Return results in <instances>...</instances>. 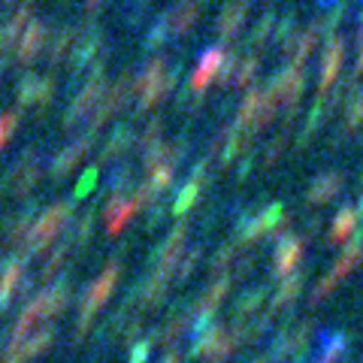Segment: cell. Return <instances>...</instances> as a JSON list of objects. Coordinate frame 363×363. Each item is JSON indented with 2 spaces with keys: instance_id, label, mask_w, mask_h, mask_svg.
Returning <instances> with one entry per match:
<instances>
[{
  "instance_id": "obj_1",
  "label": "cell",
  "mask_w": 363,
  "mask_h": 363,
  "mask_svg": "<svg viewBox=\"0 0 363 363\" xmlns=\"http://www.w3.org/2000/svg\"><path fill=\"white\" fill-rule=\"evenodd\" d=\"M70 215H73V203H70V200H61V203H52V206L45 209L37 221H33L28 240H25V242H28V245H25L28 260L37 257V255H45V248H49L55 236H58L64 227H67Z\"/></svg>"
},
{
  "instance_id": "obj_2",
  "label": "cell",
  "mask_w": 363,
  "mask_h": 363,
  "mask_svg": "<svg viewBox=\"0 0 363 363\" xmlns=\"http://www.w3.org/2000/svg\"><path fill=\"white\" fill-rule=\"evenodd\" d=\"M104 91H106V64H97L94 70L88 73V82L76 91V97H73V104L67 106L64 112V118L61 124L67 130L76 128L79 121H85L91 112H94V106L100 104V97H104Z\"/></svg>"
},
{
  "instance_id": "obj_3",
  "label": "cell",
  "mask_w": 363,
  "mask_h": 363,
  "mask_svg": "<svg viewBox=\"0 0 363 363\" xmlns=\"http://www.w3.org/2000/svg\"><path fill=\"white\" fill-rule=\"evenodd\" d=\"M133 94V73L130 70H124L121 79H116L106 91H104V97H100V104L94 106V112L88 116V130L91 133H97L104 124L116 116V112L124 109V104H128V97Z\"/></svg>"
},
{
  "instance_id": "obj_4",
  "label": "cell",
  "mask_w": 363,
  "mask_h": 363,
  "mask_svg": "<svg viewBox=\"0 0 363 363\" xmlns=\"http://www.w3.org/2000/svg\"><path fill=\"white\" fill-rule=\"evenodd\" d=\"M106 33L94 28L88 30L82 40H79V45L73 49V58H70V76L79 79L82 73H91L97 64H106Z\"/></svg>"
},
{
  "instance_id": "obj_5",
  "label": "cell",
  "mask_w": 363,
  "mask_h": 363,
  "mask_svg": "<svg viewBox=\"0 0 363 363\" xmlns=\"http://www.w3.org/2000/svg\"><path fill=\"white\" fill-rule=\"evenodd\" d=\"M40 176H43V157H40V152L37 149H30V152H25L18 157V161L13 164V169L4 176V182L0 185L4 188H13V194L16 197H25V194H30L33 191V185L40 182Z\"/></svg>"
},
{
  "instance_id": "obj_6",
  "label": "cell",
  "mask_w": 363,
  "mask_h": 363,
  "mask_svg": "<svg viewBox=\"0 0 363 363\" xmlns=\"http://www.w3.org/2000/svg\"><path fill=\"white\" fill-rule=\"evenodd\" d=\"M55 97V79L40 73H25L16 82V100L21 106H37V116H43L52 106Z\"/></svg>"
},
{
  "instance_id": "obj_7",
  "label": "cell",
  "mask_w": 363,
  "mask_h": 363,
  "mask_svg": "<svg viewBox=\"0 0 363 363\" xmlns=\"http://www.w3.org/2000/svg\"><path fill=\"white\" fill-rule=\"evenodd\" d=\"M25 269H28V255L25 252L6 257L4 264H0V312H6L9 303H13L18 294H25V288H28Z\"/></svg>"
},
{
  "instance_id": "obj_8",
  "label": "cell",
  "mask_w": 363,
  "mask_h": 363,
  "mask_svg": "<svg viewBox=\"0 0 363 363\" xmlns=\"http://www.w3.org/2000/svg\"><path fill=\"white\" fill-rule=\"evenodd\" d=\"M185 240H188V221H179L173 230H169V236L155 248V252L149 255V264H152V272H161V276L173 279V267H176V257L179 252L185 248Z\"/></svg>"
},
{
  "instance_id": "obj_9",
  "label": "cell",
  "mask_w": 363,
  "mask_h": 363,
  "mask_svg": "<svg viewBox=\"0 0 363 363\" xmlns=\"http://www.w3.org/2000/svg\"><path fill=\"white\" fill-rule=\"evenodd\" d=\"M118 279H121V264H118V260H109L106 269L88 285L85 297H82V306H79V312H82V315H97V309L109 300V294L116 291Z\"/></svg>"
},
{
  "instance_id": "obj_10",
  "label": "cell",
  "mask_w": 363,
  "mask_h": 363,
  "mask_svg": "<svg viewBox=\"0 0 363 363\" xmlns=\"http://www.w3.org/2000/svg\"><path fill=\"white\" fill-rule=\"evenodd\" d=\"M167 294H169V279L161 276V272H149L145 281H140V285L128 294V300L124 303H128L130 309L136 306L140 312H152L167 300Z\"/></svg>"
},
{
  "instance_id": "obj_11",
  "label": "cell",
  "mask_w": 363,
  "mask_h": 363,
  "mask_svg": "<svg viewBox=\"0 0 363 363\" xmlns=\"http://www.w3.org/2000/svg\"><path fill=\"white\" fill-rule=\"evenodd\" d=\"M97 25L91 18H85V21H70V25H64L55 37H49V43H45V58H49V64L55 67V64H61L67 55H70V49L73 45H79V40L85 37L88 30H94Z\"/></svg>"
},
{
  "instance_id": "obj_12",
  "label": "cell",
  "mask_w": 363,
  "mask_h": 363,
  "mask_svg": "<svg viewBox=\"0 0 363 363\" xmlns=\"http://www.w3.org/2000/svg\"><path fill=\"white\" fill-rule=\"evenodd\" d=\"M49 33H52L49 21H45V18H30V25L25 28V33H21V37L16 40V45H13V61L30 64L45 49V43H49Z\"/></svg>"
},
{
  "instance_id": "obj_13",
  "label": "cell",
  "mask_w": 363,
  "mask_h": 363,
  "mask_svg": "<svg viewBox=\"0 0 363 363\" xmlns=\"http://www.w3.org/2000/svg\"><path fill=\"white\" fill-rule=\"evenodd\" d=\"M303 248H306V242L300 240V236L281 233L276 240V248H272V276H276V279H288L291 272L300 267Z\"/></svg>"
},
{
  "instance_id": "obj_14",
  "label": "cell",
  "mask_w": 363,
  "mask_h": 363,
  "mask_svg": "<svg viewBox=\"0 0 363 363\" xmlns=\"http://www.w3.org/2000/svg\"><path fill=\"white\" fill-rule=\"evenodd\" d=\"M342 61H345V40L330 37V43H327V49H324V58L318 64V94H327V91L336 85Z\"/></svg>"
},
{
  "instance_id": "obj_15",
  "label": "cell",
  "mask_w": 363,
  "mask_h": 363,
  "mask_svg": "<svg viewBox=\"0 0 363 363\" xmlns=\"http://www.w3.org/2000/svg\"><path fill=\"white\" fill-rule=\"evenodd\" d=\"M94 136H97V133L85 130L82 136H79V140H73L70 145H64V149L55 155V161H52V176H55V179L70 176V173H73V167L91 152V145H94Z\"/></svg>"
},
{
  "instance_id": "obj_16",
  "label": "cell",
  "mask_w": 363,
  "mask_h": 363,
  "mask_svg": "<svg viewBox=\"0 0 363 363\" xmlns=\"http://www.w3.org/2000/svg\"><path fill=\"white\" fill-rule=\"evenodd\" d=\"M37 212H40V200L37 197H30L25 203V209H18L16 215H9L6 224H4V242L6 245H18V242H25L28 240V233H30V227H33V218H37Z\"/></svg>"
},
{
  "instance_id": "obj_17",
  "label": "cell",
  "mask_w": 363,
  "mask_h": 363,
  "mask_svg": "<svg viewBox=\"0 0 363 363\" xmlns=\"http://www.w3.org/2000/svg\"><path fill=\"white\" fill-rule=\"evenodd\" d=\"M345 188V173L342 169H330V173L315 176V182L306 188V203L312 206H321V203H330L339 197V191Z\"/></svg>"
},
{
  "instance_id": "obj_18",
  "label": "cell",
  "mask_w": 363,
  "mask_h": 363,
  "mask_svg": "<svg viewBox=\"0 0 363 363\" xmlns=\"http://www.w3.org/2000/svg\"><path fill=\"white\" fill-rule=\"evenodd\" d=\"M248 6H252V0H227V4L221 6L218 18H215V30H218L221 40H233L236 33L242 30Z\"/></svg>"
},
{
  "instance_id": "obj_19",
  "label": "cell",
  "mask_w": 363,
  "mask_h": 363,
  "mask_svg": "<svg viewBox=\"0 0 363 363\" xmlns=\"http://www.w3.org/2000/svg\"><path fill=\"white\" fill-rule=\"evenodd\" d=\"M224 55H227L224 45H209V49L203 52L200 64L194 67V73H191V82H188V88L200 91V94H206L209 82H215V73H218V67H221V61H224Z\"/></svg>"
},
{
  "instance_id": "obj_20",
  "label": "cell",
  "mask_w": 363,
  "mask_h": 363,
  "mask_svg": "<svg viewBox=\"0 0 363 363\" xmlns=\"http://www.w3.org/2000/svg\"><path fill=\"white\" fill-rule=\"evenodd\" d=\"M136 215V206H133V200L128 194H112L106 200V209H104V218H106V230L116 236L121 233V227L128 224L130 218Z\"/></svg>"
},
{
  "instance_id": "obj_21",
  "label": "cell",
  "mask_w": 363,
  "mask_h": 363,
  "mask_svg": "<svg viewBox=\"0 0 363 363\" xmlns=\"http://www.w3.org/2000/svg\"><path fill=\"white\" fill-rule=\"evenodd\" d=\"M176 82H179V67L173 64V67H167V73H164L161 79H157L155 85L143 88L140 94H136V109H140V112H145L149 106H155L157 100H164V97L169 94V91L176 88Z\"/></svg>"
},
{
  "instance_id": "obj_22",
  "label": "cell",
  "mask_w": 363,
  "mask_h": 363,
  "mask_svg": "<svg viewBox=\"0 0 363 363\" xmlns=\"http://www.w3.org/2000/svg\"><path fill=\"white\" fill-rule=\"evenodd\" d=\"M303 288H306V276H303V272H291V276L279 285V291L272 294V303H269V309H267V312H269V315L285 312L288 306L303 294Z\"/></svg>"
},
{
  "instance_id": "obj_23",
  "label": "cell",
  "mask_w": 363,
  "mask_h": 363,
  "mask_svg": "<svg viewBox=\"0 0 363 363\" xmlns=\"http://www.w3.org/2000/svg\"><path fill=\"white\" fill-rule=\"evenodd\" d=\"M200 9H203V6L197 4V0H179L173 13H167V18H169V33H173V37H182V33H188L191 28L197 25Z\"/></svg>"
},
{
  "instance_id": "obj_24",
  "label": "cell",
  "mask_w": 363,
  "mask_h": 363,
  "mask_svg": "<svg viewBox=\"0 0 363 363\" xmlns=\"http://www.w3.org/2000/svg\"><path fill=\"white\" fill-rule=\"evenodd\" d=\"M285 221H288L285 203H269V206L257 209V212H255V221H252V233H255V240H260V236L272 233L276 227H281Z\"/></svg>"
},
{
  "instance_id": "obj_25",
  "label": "cell",
  "mask_w": 363,
  "mask_h": 363,
  "mask_svg": "<svg viewBox=\"0 0 363 363\" xmlns=\"http://www.w3.org/2000/svg\"><path fill=\"white\" fill-rule=\"evenodd\" d=\"M130 143H133V124L121 121L118 128L106 136L104 149H100V157H97V167H104L106 161H112V157H118L124 149H130Z\"/></svg>"
},
{
  "instance_id": "obj_26",
  "label": "cell",
  "mask_w": 363,
  "mask_h": 363,
  "mask_svg": "<svg viewBox=\"0 0 363 363\" xmlns=\"http://www.w3.org/2000/svg\"><path fill=\"white\" fill-rule=\"evenodd\" d=\"M357 212L354 206H342L336 215H333V221H330V230H327V242L330 245H339V242H345L351 233H354V227H357Z\"/></svg>"
},
{
  "instance_id": "obj_27",
  "label": "cell",
  "mask_w": 363,
  "mask_h": 363,
  "mask_svg": "<svg viewBox=\"0 0 363 363\" xmlns=\"http://www.w3.org/2000/svg\"><path fill=\"white\" fill-rule=\"evenodd\" d=\"M230 285H233V279H230V276H221L218 281H212V285L203 291V297L197 300V306H194L191 312H194V315H215V309H218V303L227 297Z\"/></svg>"
},
{
  "instance_id": "obj_28",
  "label": "cell",
  "mask_w": 363,
  "mask_h": 363,
  "mask_svg": "<svg viewBox=\"0 0 363 363\" xmlns=\"http://www.w3.org/2000/svg\"><path fill=\"white\" fill-rule=\"evenodd\" d=\"M318 40H321V33H318V28L315 25H309L297 40L291 43V67H306V61L312 58V52H315V45H318Z\"/></svg>"
},
{
  "instance_id": "obj_29",
  "label": "cell",
  "mask_w": 363,
  "mask_h": 363,
  "mask_svg": "<svg viewBox=\"0 0 363 363\" xmlns=\"http://www.w3.org/2000/svg\"><path fill=\"white\" fill-rule=\"evenodd\" d=\"M200 194H203V185H200V182H194V179H188L185 185L179 188L176 200L169 203V212H173L176 218L185 221V215H188V212H191V206H194V203L200 200Z\"/></svg>"
},
{
  "instance_id": "obj_30",
  "label": "cell",
  "mask_w": 363,
  "mask_h": 363,
  "mask_svg": "<svg viewBox=\"0 0 363 363\" xmlns=\"http://www.w3.org/2000/svg\"><path fill=\"white\" fill-rule=\"evenodd\" d=\"M267 288H255V291H248V294H242L240 300L233 303V324H240V321H245L248 315H257V309L264 306V300H267Z\"/></svg>"
},
{
  "instance_id": "obj_31",
  "label": "cell",
  "mask_w": 363,
  "mask_h": 363,
  "mask_svg": "<svg viewBox=\"0 0 363 363\" xmlns=\"http://www.w3.org/2000/svg\"><path fill=\"white\" fill-rule=\"evenodd\" d=\"M70 248H73V240H70V233L64 236V242H58V248L45 257V264H43V269H40V281H52L55 276L61 272V267H64V260H67V255H70Z\"/></svg>"
},
{
  "instance_id": "obj_32",
  "label": "cell",
  "mask_w": 363,
  "mask_h": 363,
  "mask_svg": "<svg viewBox=\"0 0 363 363\" xmlns=\"http://www.w3.org/2000/svg\"><path fill=\"white\" fill-rule=\"evenodd\" d=\"M169 18H167V13L164 16H157L155 21H152V28L145 30V40H143V49L145 52H157V49H164V45L169 43Z\"/></svg>"
},
{
  "instance_id": "obj_33",
  "label": "cell",
  "mask_w": 363,
  "mask_h": 363,
  "mask_svg": "<svg viewBox=\"0 0 363 363\" xmlns=\"http://www.w3.org/2000/svg\"><path fill=\"white\" fill-rule=\"evenodd\" d=\"M324 116H327V97H324V94H318V97H315V106H312V112H309V118H306V128H303L300 136H297V145H300V149H306V145H309L312 133L321 128Z\"/></svg>"
},
{
  "instance_id": "obj_34",
  "label": "cell",
  "mask_w": 363,
  "mask_h": 363,
  "mask_svg": "<svg viewBox=\"0 0 363 363\" xmlns=\"http://www.w3.org/2000/svg\"><path fill=\"white\" fill-rule=\"evenodd\" d=\"M272 28H276V16L272 13H264L257 21H255V28H252V33H248V55H257L260 49H264V43L269 40V33H272Z\"/></svg>"
},
{
  "instance_id": "obj_35",
  "label": "cell",
  "mask_w": 363,
  "mask_h": 363,
  "mask_svg": "<svg viewBox=\"0 0 363 363\" xmlns=\"http://www.w3.org/2000/svg\"><path fill=\"white\" fill-rule=\"evenodd\" d=\"M149 173V179H145V185L152 188V194H164V191L173 185V179H176V167L164 161V164H155L152 169H145Z\"/></svg>"
},
{
  "instance_id": "obj_36",
  "label": "cell",
  "mask_w": 363,
  "mask_h": 363,
  "mask_svg": "<svg viewBox=\"0 0 363 363\" xmlns=\"http://www.w3.org/2000/svg\"><path fill=\"white\" fill-rule=\"evenodd\" d=\"M348 6H351V0H336V4H330V9H327V16L324 18H318V21H312V25L318 28V33H333L336 30V25L345 18V13H348Z\"/></svg>"
},
{
  "instance_id": "obj_37",
  "label": "cell",
  "mask_w": 363,
  "mask_h": 363,
  "mask_svg": "<svg viewBox=\"0 0 363 363\" xmlns=\"http://www.w3.org/2000/svg\"><path fill=\"white\" fill-rule=\"evenodd\" d=\"M157 143H164V118H161V116L149 118V124H145V130L140 133L136 145H140V155H145L149 149H155Z\"/></svg>"
},
{
  "instance_id": "obj_38",
  "label": "cell",
  "mask_w": 363,
  "mask_h": 363,
  "mask_svg": "<svg viewBox=\"0 0 363 363\" xmlns=\"http://www.w3.org/2000/svg\"><path fill=\"white\" fill-rule=\"evenodd\" d=\"M257 67H260V58L257 55H242L240 58V64H236V73H233V88H245V85H252V79H255V73H257Z\"/></svg>"
},
{
  "instance_id": "obj_39",
  "label": "cell",
  "mask_w": 363,
  "mask_h": 363,
  "mask_svg": "<svg viewBox=\"0 0 363 363\" xmlns=\"http://www.w3.org/2000/svg\"><path fill=\"white\" fill-rule=\"evenodd\" d=\"M240 252H242V248L240 245H236V242H224L221 248H218V252H215L212 255V272H224V269H230L233 267V260L236 257H240Z\"/></svg>"
},
{
  "instance_id": "obj_40",
  "label": "cell",
  "mask_w": 363,
  "mask_h": 363,
  "mask_svg": "<svg viewBox=\"0 0 363 363\" xmlns=\"http://www.w3.org/2000/svg\"><path fill=\"white\" fill-rule=\"evenodd\" d=\"M94 221H97V209H88L82 218H79L76 224H73V230H70V240L76 242V245H85L88 240H91V230H94Z\"/></svg>"
},
{
  "instance_id": "obj_41",
  "label": "cell",
  "mask_w": 363,
  "mask_h": 363,
  "mask_svg": "<svg viewBox=\"0 0 363 363\" xmlns=\"http://www.w3.org/2000/svg\"><path fill=\"white\" fill-rule=\"evenodd\" d=\"M272 40H276L279 49H291V43L297 40V18H294V13L285 16L276 25V37H272Z\"/></svg>"
},
{
  "instance_id": "obj_42",
  "label": "cell",
  "mask_w": 363,
  "mask_h": 363,
  "mask_svg": "<svg viewBox=\"0 0 363 363\" xmlns=\"http://www.w3.org/2000/svg\"><path fill=\"white\" fill-rule=\"evenodd\" d=\"M133 169L130 167H116V169H112V176H109V185H106V191H109V197L112 194H124V191H128L130 188V182H133Z\"/></svg>"
},
{
  "instance_id": "obj_43",
  "label": "cell",
  "mask_w": 363,
  "mask_h": 363,
  "mask_svg": "<svg viewBox=\"0 0 363 363\" xmlns=\"http://www.w3.org/2000/svg\"><path fill=\"white\" fill-rule=\"evenodd\" d=\"M360 124H363V91H357V94L351 97V104H348V112H345L342 128L351 133V130H357Z\"/></svg>"
},
{
  "instance_id": "obj_44",
  "label": "cell",
  "mask_w": 363,
  "mask_h": 363,
  "mask_svg": "<svg viewBox=\"0 0 363 363\" xmlns=\"http://www.w3.org/2000/svg\"><path fill=\"white\" fill-rule=\"evenodd\" d=\"M18 124H21V112H16V109H13V112H4V116H0V152H4V145L16 136Z\"/></svg>"
},
{
  "instance_id": "obj_45",
  "label": "cell",
  "mask_w": 363,
  "mask_h": 363,
  "mask_svg": "<svg viewBox=\"0 0 363 363\" xmlns=\"http://www.w3.org/2000/svg\"><path fill=\"white\" fill-rule=\"evenodd\" d=\"M240 58H242V52H227L224 61H221V67H218V73H215V82H218V85H230Z\"/></svg>"
},
{
  "instance_id": "obj_46",
  "label": "cell",
  "mask_w": 363,
  "mask_h": 363,
  "mask_svg": "<svg viewBox=\"0 0 363 363\" xmlns=\"http://www.w3.org/2000/svg\"><path fill=\"white\" fill-rule=\"evenodd\" d=\"M97 176H100V167L97 164H91L85 173H82V179H79V185L73 188V197H70V203H76V200H82L85 194H91V188L97 185Z\"/></svg>"
},
{
  "instance_id": "obj_47",
  "label": "cell",
  "mask_w": 363,
  "mask_h": 363,
  "mask_svg": "<svg viewBox=\"0 0 363 363\" xmlns=\"http://www.w3.org/2000/svg\"><path fill=\"white\" fill-rule=\"evenodd\" d=\"M200 257H203V245H194V248H191V252H188L185 257H182V264H176V267H179L176 279H179V281H188V279H191V272L197 269Z\"/></svg>"
},
{
  "instance_id": "obj_48",
  "label": "cell",
  "mask_w": 363,
  "mask_h": 363,
  "mask_svg": "<svg viewBox=\"0 0 363 363\" xmlns=\"http://www.w3.org/2000/svg\"><path fill=\"white\" fill-rule=\"evenodd\" d=\"M285 143H288V136H285V133L272 136V140L267 143V149H264V157H260V161H264V167H272V164L279 161V155L285 152Z\"/></svg>"
},
{
  "instance_id": "obj_49",
  "label": "cell",
  "mask_w": 363,
  "mask_h": 363,
  "mask_svg": "<svg viewBox=\"0 0 363 363\" xmlns=\"http://www.w3.org/2000/svg\"><path fill=\"white\" fill-rule=\"evenodd\" d=\"M152 339H140V342H133V348H130V357H128V363H145L152 357Z\"/></svg>"
},
{
  "instance_id": "obj_50",
  "label": "cell",
  "mask_w": 363,
  "mask_h": 363,
  "mask_svg": "<svg viewBox=\"0 0 363 363\" xmlns=\"http://www.w3.org/2000/svg\"><path fill=\"white\" fill-rule=\"evenodd\" d=\"M203 97H206V94H200V91H194V88H185V91H182V97H179V109H185V112L200 109Z\"/></svg>"
},
{
  "instance_id": "obj_51",
  "label": "cell",
  "mask_w": 363,
  "mask_h": 363,
  "mask_svg": "<svg viewBox=\"0 0 363 363\" xmlns=\"http://www.w3.org/2000/svg\"><path fill=\"white\" fill-rule=\"evenodd\" d=\"M149 4H152V0H130V4H128V9H124V16H128V25H130V28H133L136 21H140V18L145 16V9H149Z\"/></svg>"
},
{
  "instance_id": "obj_52",
  "label": "cell",
  "mask_w": 363,
  "mask_h": 363,
  "mask_svg": "<svg viewBox=\"0 0 363 363\" xmlns=\"http://www.w3.org/2000/svg\"><path fill=\"white\" fill-rule=\"evenodd\" d=\"M333 285H336V279H333V276H324V279H321V281H318V285H315L312 297H309V306H318V303H321V300L327 297V294L333 291Z\"/></svg>"
},
{
  "instance_id": "obj_53",
  "label": "cell",
  "mask_w": 363,
  "mask_h": 363,
  "mask_svg": "<svg viewBox=\"0 0 363 363\" xmlns=\"http://www.w3.org/2000/svg\"><path fill=\"white\" fill-rule=\"evenodd\" d=\"M167 215H169V200H161L157 206H152V212H149V230L161 227L167 221Z\"/></svg>"
},
{
  "instance_id": "obj_54",
  "label": "cell",
  "mask_w": 363,
  "mask_h": 363,
  "mask_svg": "<svg viewBox=\"0 0 363 363\" xmlns=\"http://www.w3.org/2000/svg\"><path fill=\"white\" fill-rule=\"evenodd\" d=\"M252 167H255V149H252V152H245L242 164H240V179H245L248 173H252Z\"/></svg>"
},
{
  "instance_id": "obj_55",
  "label": "cell",
  "mask_w": 363,
  "mask_h": 363,
  "mask_svg": "<svg viewBox=\"0 0 363 363\" xmlns=\"http://www.w3.org/2000/svg\"><path fill=\"white\" fill-rule=\"evenodd\" d=\"M357 40H360V55H357V64H354V70H351V76H354V79H360V73H363V28L357 30Z\"/></svg>"
},
{
  "instance_id": "obj_56",
  "label": "cell",
  "mask_w": 363,
  "mask_h": 363,
  "mask_svg": "<svg viewBox=\"0 0 363 363\" xmlns=\"http://www.w3.org/2000/svg\"><path fill=\"white\" fill-rule=\"evenodd\" d=\"M100 6H104V0H85V16L91 18V16H94L97 9H100Z\"/></svg>"
},
{
  "instance_id": "obj_57",
  "label": "cell",
  "mask_w": 363,
  "mask_h": 363,
  "mask_svg": "<svg viewBox=\"0 0 363 363\" xmlns=\"http://www.w3.org/2000/svg\"><path fill=\"white\" fill-rule=\"evenodd\" d=\"M357 218H363V173H360V191H357Z\"/></svg>"
},
{
  "instance_id": "obj_58",
  "label": "cell",
  "mask_w": 363,
  "mask_h": 363,
  "mask_svg": "<svg viewBox=\"0 0 363 363\" xmlns=\"http://www.w3.org/2000/svg\"><path fill=\"white\" fill-rule=\"evenodd\" d=\"M179 360H182V357H179V354H176V351H173V354H167V357H164L161 363H179Z\"/></svg>"
},
{
  "instance_id": "obj_59",
  "label": "cell",
  "mask_w": 363,
  "mask_h": 363,
  "mask_svg": "<svg viewBox=\"0 0 363 363\" xmlns=\"http://www.w3.org/2000/svg\"><path fill=\"white\" fill-rule=\"evenodd\" d=\"M4 70H6V55L0 58V79H4Z\"/></svg>"
},
{
  "instance_id": "obj_60",
  "label": "cell",
  "mask_w": 363,
  "mask_h": 363,
  "mask_svg": "<svg viewBox=\"0 0 363 363\" xmlns=\"http://www.w3.org/2000/svg\"><path fill=\"white\" fill-rule=\"evenodd\" d=\"M357 21H360V28H363V9H360V16H357Z\"/></svg>"
},
{
  "instance_id": "obj_61",
  "label": "cell",
  "mask_w": 363,
  "mask_h": 363,
  "mask_svg": "<svg viewBox=\"0 0 363 363\" xmlns=\"http://www.w3.org/2000/svg\"><path fill=\"white\" fill-rule=\"evenodd\" d=\"M197 4H200V6H203V4H209V0H197Z\"/></svg>"
},
{
  "instance_id": "obj_62",
  "label": "cell",
  "mask_w": 363,
  "mask_h": 363,
  "mask_svg": "<svg viewBox=\"0 0 363 363\" xmlns=\"http://www.w3.org/2000/svg\"><path fill=\"white\" fill-rule=\"evenodd\" d=\"M0 194H4V185H0Z\"/></svg>"
}]
</instances>
